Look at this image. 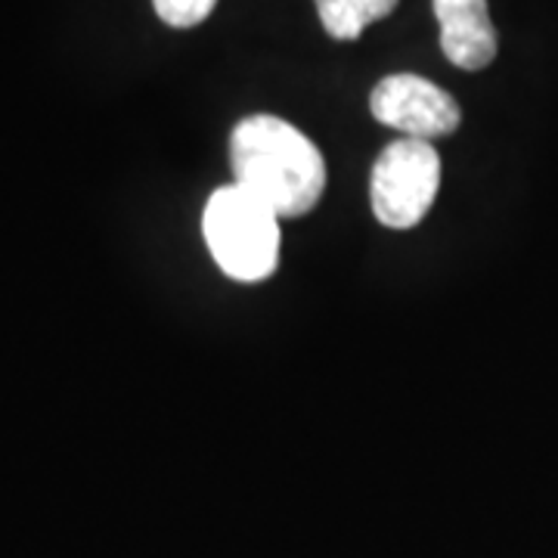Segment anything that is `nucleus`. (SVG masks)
I'll list each match as a JSON object with an SVG mask.
<instances>
[{"mask_svg":"<svg viewBox=\"0 0 558 558\" xmlns=\"http://www.w3.org/2000/svg\"><path fill=\"white\" fill-rule=\"evenodd\" d=\"M233 174L279 218H304L326 190V161L295 124L277 116H248L230 137Z\"/></svg>","mask_w":558,"mask_h":558,"instance_id":"1","label":"nucleus"},{"mask_svg":"<svg viewBox=\"0 0 558 558\" xmlns=\"http://www.w3.org/2000/svg\"><path fill=\"white\" fill-rule=\"evenodd\" d=\"M440 50L462 72H481L497 57V28L487 0H435Z\"/></svg>","mask_w":558,"mask_h":558,"instance_id":"5","label":"nucleus"},{"mask_svg":"<svg viewBox=\"0 0 558 558\" xmlns=\"http://www.w3.org/2000/svg\"><path fill=\"white\" fill-rule=\"evenodd\" d=\"M202 233L220 270L236 282L270 279L279 267V215L240 183L220 186L208 196Z\"/></svg>","mask_w":558,"mask_h":558,"instance_id":"2","label":"nucleus"},{"mask_svg":"<svg viewBox=\"0 0 558 558\" xmlns=\"http://www.w3.org/2000/svg\"><path fill=\"white\" fill-rule=\"evenodd\" d=\"M319 25L336 40H357L366 25L385 20L398 10L400 0H314Z\"/></svg>","mask_w":558,"mask_h":558,"instance_id":"6","label":"nucleus"},{"mask_svg":"<svg viewBox=\"0 0 558 558\" xmlns=\"http://www.w3.org/2000/svg\"><path fill=\"white\" fill-rule=\"evenodd\" d=\"M369 112L385 128H395L410 140H438L459 128L457 100L435 81L398 72L381 78L369 94Z\"/></svg>","mask_w":558,"mask_h":558,"instance_id":"4","label":"nucleus"},{"mask_svg":"<svg viewBox=\"0 0 558 558\" xmlns=\"http://www.w3.org/2000/svg\"><path fill=\"white\" fill-rule=\"evenodd\" d=\"M438 190L440 156L428 140L388 143L369 174V205L388 230H410L425 220Z\"/></svg>","mask_w":558,"mask_h":558,"instance_id":"3","label":"nucleus"},{"mask_svg":"<svg viewBox=\"0 0 558 558\" xmlns=\"http://www.w3.org/2000/svg\"><path fill=\"white\" fill-rule=\"evenodd\" d=\"M156 13L171 28H193L211 16L218 0H153Z\"/></svg>","mask_w":558,"mask_h":558,"instance_id":"7","label":"nucleus"}]
</instances>
